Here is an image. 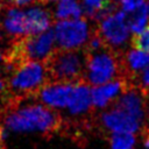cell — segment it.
Segmentation results:
<instances>
[{
    "label": "cell",
    "instance_id": "cell-12",
    "mask_svg": "<svg viewBox=\"0 0 149 149\" xmlns=\"http://www.w3.org/2000/svg\"><path fill=\"white\" fill-rule=\"evenodd\" d=\"M26 16V31L27 35L40 34L49 29L52 23L54 15L48 9L41 7H33L24 12Z\"/></svg>",
    "mask_w": 149,
    "mask_h": 149
},
{
    "label": "cell",
    "instance_id": "cell-23",
    "mask_svg": "<svg viewBox=\"0 0 149 149\" xmlns=\"http://www.w3.org/2000/svg\"><path fill=\"white\" fill-rule=\"evenodd\" d=\"M52 1H55V0H37V2L41 3V5H48V3L52 2Z\"/></svg>",
    "mask_w": 149,
    "mask_h": 149
},
{
    "label": "cell",
    "instance_id": "cell-2",
    "mask_svg": "<svg viewBox=\"0 0 149 149\" xmlns=\"http://www.w3.org/2000/svg\"><path fill=\"white\" fill-rule=\"evenodd\" d=\"M49 83L78 84L85 77V54L79 49H54L42 62Z\"/></svg>",
    "mask_w": 149,
    "mask_h": 149
},
{
    "label": "cell",
    "instance_id": "cell-16",
    "mask_svg": "<svg viewBox=\"0 0 149 149\" xmlns=\"http://www.w3.org/2000/svg\"><path fill=\"white\" fill-rule=\"evenodd\" d=\"M108 141L111 149H134L136 139L129 133H112Z\"/></svg>",
    "mask_w": 149,
    "mask_h": 149
},
{
    "label": "cell",
    "instance_id": "cell-7",
    "mask_svg": "<svg viewBox=\"0 0 149 149\" xmlns=\"http://www.w3.org/2000/svg\"><path fill=\"white\" fill-rule=\"evenodd\" d=\"M99 126L105 130L112 133H129L134 134L143 127L136 119L126 113L125 111L111 106L108 111H105L99 116Z\"/></svg>",
    "mask_w": 149,
    "mask_h": 149
},
{
    "label": "cell",
    "instance_id": "cell-5",
    "mask_svg": "<svg viewBox=\"0 0 149 149\" xmlns=\"http://www.w3.org/2000/svg\"><path fill=\"white\" fill-rule=\"evenodd\" d=\"M90 28L85 17L78 20H63L54 29L55 42L62 49H79L85 45L90 36Z\"/></svg>",
    "mask_w": 149,
    "mask_h": 149
},
{
    "label": "cell",
    "instance_id": "cell-19",
    "mask_svg": "<svg viewBox=\"0 0 149 149\" xmlns=\"http://www.w3.org/2000/svg\"><path fill=\"white\" fill-rule=\"evenodd\" d=\"M134 85L136 87H139V90L148 98L149 97V65L146 66L140 74L135 78L134 80Z\"/></svg>",
    "mask_w": 149,
    "mask_h": 149
},
{
    "label": "cell",
    "instance_id": "cell-20",
    "mask_svg": "<svg viewBox=\"0 0 149 149\" xmlns=\"http://www.w3.org/2000/svg\"><path fill=\"white\" fill-rule=\"evenodd\" d=\"M118 7L122 12H130L146 3V0H115Z\"/></svg>",
    "mask_w": 149,
    "mask_h": 149
},
{
    "label": "cell",
    "instance_id": "cell-22",
    "mask_svg": "<svg viewBox=\"0 0 149 149\" xmlns=\"http://www.w3.org/2000/svg\"><path fill=\"white\" fill-rule=\"evenodd\" d=\"M142 136H143V144L147 149H149V127L142 128Z\"/></svg>",
    "mask_w": 149,
    "mask_h": 149
},
{
    "label": "cell",
    "instance_id": "cell-9",
    "mask_svg": "<svg viewBox=\"0 0 149 149\" xmlns=\"http://www.w3.org/2000/svg\"><path fill=\"white\" fill-rule=\"evenodd\" d=\"M130 85H132L130 81H128L127 79L120 78L114 81L106 83L104 85L94 86L91 90L92 107L93 108H105V107L112 105L121 95V93Z\"/></svg>",
    "mask_w": 149,
    "mask_h": 149
},
{
    "label": "cell",
    "instance_id": "cell-18",
    "mask_svg": "<svg viewBox=\"0 0 149 149\" xmlns=\"http://www.w3.org/2000/svg\"><path fill=\"white\" fill-rule=\"evenodd\" d=\"M130 45L133 49L149 52V26L144 28L141 33L133 34L130 40Z\"/></svg>",
    "mask_w": 149,
    "mask_h": 149
},
{
    "label": "cell",
    "instance_id": "cell-4",
    "mask_svg": "<svg viewBox=\"0 0 149 149\" xmlns=\"http://www.w3.org/2000/svg\"><path fill=\"white\" fill-rule=\"evenodd\" d=\"M47 83L49 80L43 63L35 61L20 64L7 78L10 93L21 101L36 99L38 92Z\"/></svg>",
    "mask_w": 149,
    "mask_h": 149
},
{
    "label": "cell",
    "instance_id": "cell-13",
    "mask_svg": "<svg viewBox=\"0 0 149 149\" xmlns=\"http://www.w3.org/2000/svg\"><path fill=\"white\" fill-rule=\"evenodd\" d=\"M68 109L72 115L85 114L86 112L92 111V100H91V91L88 85L85 81H80L74 85L71 98L68 104Z\"/></svg>",
    "mask_w": 149,
    "mask_h": 149
},
{
    "label": "cell",
    "instance_id": "cell-1",
    "mask_svg": "<svg viewBox=\"0 0 149 149\" xmlns=\"http://www.w3.org/2000/svg\"><path fill=\"white\" fill-rule=\"evenodd\" d=\"M3 127L17 133H41L51 136L61 130L63 119L61 114L50 107L41 105H29L16 107L3 116Z\"/></svg>",
    "mask_w": 149,
    "mask_h": 149
},
{
    "label": "cell",
    "instance_id": "cell-3",
    "mask_svg": "<svg viewBox=\"0 0 149 149\" xmlns=\"http://www.w3.org/2000/svg\"><path fill=\"white\" fill-rule=\"evenodd\" d=\"M123 50H115L105 47L97 51L85 52V77L87 85L99 86L122 78L121 54Z\"/></svg>",
    "mask_w": 149,
    "mask_h": 149
},
{
    "label": "cell",
    "instance_id": "cell-8",
    "mask_svg": "<svg viewBox=\"0 0 149 149\" xmlns=\"http://www.w3.org/2000/svg\"><path fill=\"white\" fill-rule=\"evenodd\" d=\"M112 106L125 111L143 126L144 115L147 113V97L134 84L128 86Z\"/></svg>",
    "mask_w": 149,
    "mask_h": 149
},
{
    "label": "cell",
    "instance_id": "cell-25",
    "mask_svg": "<svg viewBox=\"0 0 149 149\" xmlns=\"http://www.w3.org/2000/svg\"><path fill=\"white\" fill-rule=\"evenodd\" d=\"M2 3H3V2H0V10H1V8H2Z\"/></svg>",
    "mask_w": 149,
    "mask_h": 149
},
{
    "label": "cell",
    "instance_id": "cell-27",
    "mask_svg": "<svg viewBox=\"0 0 149 149\" xmlns=\"http://www.w3.org/2000/svg\"><path fill=\"white\" fill-rule=\"evenodd\" d=\"M148 118H149V112H148Z\"/></svg>",
    "mask_w": 149,
    "mask_h": 149
},
{
    "label": "cell",
    "instance_id": "cell-10",
    "mask_svg": "<svg viewBox=\"0 0 149 149\" xmlns=\"http://www.w3.org/2000/svg\"><path fill=\"white\" fill-rule=\"evenodd\" d=\"M76 84L47 83L38 92L36 99L50 108H64L68 106Z\"/></svg>",
    "mask_w": 149,
    "mask_h": 149
},
{
    "label": "cell",
    "instance_id": "cell-15",
    "mask_svg": "<svg viewBox=\"0 0 149 149\" xmlns=\"http://www.w3.org/2000/svg\"><path fill=\"white\" fill-rule=\"evenodd\" d=\"M55 17L59 21L63 20H78L84 17L78 0H61L55 10Z\"/></svg>",
    "mask_w": 149,
    "mask_h": 149
},
{
    "label": "cell",
    "instance_id": "cell-14",
    "mask_svg": "<svg viewBox=\"0 0 149 149\" xmlns=\"http://www.w3.org/2000/svg\"><path fill=\"white\" fill-rule=\"evenodd\" d=\"M123 20H125L129 31H132L133 34L141 33L144 29L147 20H148L146 3H143L140 7H137L134 10L123 12Z\"/></svg>",
    "mask_w": 149,
    "mask_h": 149
},
{
    "label": "cell",
    "instance_id": "cell-26",
    "mask_svg": "<svg viewBox=\"0 0 149 149\" xmlns=\"http://www.w3.org/2000/svg\"><path fill=\"white\" fill-rule=\"evenodd\" d=\"M0 41H1V29H0Z\"/></svg>",
    "mask_w": 149,
    "mask_h": 149
},
{
    "label": "cell",
    "instance_id": "cell-6",
    "mask_svg": "<svg viewBox=\"0 0 149 149\" xmlns=\"http://www.w3.org/2000/svg\"><path fill=\"white\" fill-rule=\"evenodd\" d=\"M95 29L105 43L115 50H120L119 48L122 47L129 37V29L123 20L122 10H118L100 20Z\"/></svg>",
    "mask_w": 149,
    "mask_h": 149
},
{
    "label": "cell",
    "instance_id": "cell-17",
    "mask_svg": "<svg viewBox=\"0 0 149 149\" xmlns=\"http://www.w3.org/2000/svg\"><path fill=\"white\" fill-rule=\"evenodd\" d=\"M109 1V0H108ZM106 0H78L79 6L83 12V16L87 20H95L97 15L104 9L106 3L108 2Z\"/></svg>",
    "mask_w": 149,
    "mask_h": 149
},
{
    "label": "cell",
    "instance_id": "cell-21",
    "mask_svg": "<svg viewBox=\"0 0 149 149\" xmlns=\"http://www.w3.org/2000/svg\"><path fill=\"white\" fill-rule=\"evenodd\" d=\"M7 2L14 7H17V6H27L33 2H37V0H8Z\"/></svg>",
    "mask_w": 149,
    "mask_h": 149
},
{
    "label": "cell",
    "instance_id": "cell-24",
    "mask_svg": "<svg viewBox=\"0 0 149 149\" xmlns=\"http://www.w3.org/2000/svg\"><path fill=\"white\" fill-rule=\"evenodd\" d=\"M146 7H147V14H148V17H149V0H146Z\"/></svg>",
    "mask_w": 149,
    "mask_h": 149
},
{
    "label": "cell",
    "instance_id": "cell-11",
    "mask_svg": "<svg viewBox=\"0 0 149 149\" xmlns=\"http://www.w3.org/2000/svg\"><path fill=\"white\" fill-rule=\"evenodd\" d=\"M0 14H2L0 19V28L5 30L8 36L16 38L27 35L24 12L9 5L8 2H3Z\"/></svg>",
    "mask_w": 149,
    "mask_h": 149
},
{
    "label": "cell",
    "instance_id": "cell-28",
    "mask_svg": "<svg viewBox=\"0 0 149 149\" xmlns=\"http://www.w3.org/2000/svg\"><path fill=\"white\" fill-rule=\"evenodd\" d=\"M106 1H108V0H106Z\"/></svg>",
    "mask_w": 149,
    "mask_h": 149
}]
</instances>
